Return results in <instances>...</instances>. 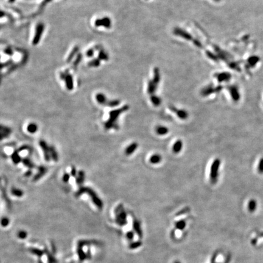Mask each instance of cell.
Returning a JSON list of instances; mask_svg holds the SVG:
<instances>
[{
  "label": "cell",
  "instance_id": "6da1fadb",
  "mask_svg": "<svg viewBox=\"0 0 263 263\" xmlns=\"http://www.w3.org/2000/svg\"><path fill=\"white\" fill-rule=\"evenodd\" d=\"M99 244L98 241L94 239H77L73 245L70 260L74 263H85L92 260Z\"/></svg>",
  "mask_w": 263,
  "mask_h": 263
},
{
  "label": "cell",
  "instance_id": "7a4b0ae2",
  "mask_svg": "<svg viewBox=\"0 0 263 263\" xmlns=\"http://www.w3.org/2000/svg\"><path fill=\"white\" fill-rule=\"evenodd\" d=\"M26 247L27 252L35 258L37 263H57L55 247L52 243L29 242Z\"/></svg>",
  "mask_w": 263,
  "mask_h": 263
},
{
  "label": "cell",
  "instance_id": "3957f363",
  "mask_svg": "<svg viewBox=\"0 0 263 263\" xmlns=\"http://www.w3.org/2000/svg\"><path fill=\"white\" fill-rule=\"evenodd\" d=\"M84 194H87L90 197L93 204L99 209H102L104 207V203L101 199V198L99 197L98 194L95 191L90 188V187L82 186L79 188V190L76 192L75 196L77 197H79L83 195Z\"/></svg>",
  "mask_w": 263,
  "mask_h": 263
},
{
  "label": "cell",
  "instance_id": "277c9868",
  "mask_svg": "<svg viewBox=\"0 0 263 263\" xmlns=\"http://www.w3.org/2000/svg\"><path fill=\"white\" fill-rule=\"evenodd\" d=\"M128 109V107L127 106H125L122 107V108L113 110L112 111H110L109 113V118L106 121L104 124V127L106 130H110L112 128L114 129H118L119 126L118 124V121L119 116L126 111Z\"/></svg>",
  "mask_w": 263,
  "mask_h": 263
},
{
  "label": "cell",
  "instance_id": "5b68a950",
  "mask_svg": "<svg viewBox=\"0 0 263 263\" xmlns=\"http://www.w3.org/2000/svg\"><path fill=\"white\" fill-rule=\"evenodd\" d=\"M115 222L119 227H124L127 224V214L123 204H119L114 209Z\"/></svg>",
  "mask_w": 263,
  "mask_h": 263
},
{
  "label": "cell",
  "instance_id": "8992f818",
  "mask_svg": "<svg viewBox=\"0 0 263 263\" xmlns=\"http://www.w3.org/2000/svg\"><path fill=\"white\" fill-rule=\"evenodd\" d=\"M220 165L221 160L219 159H218V158H216V159H214V160L211 163V166H210L209 169V179L210 183L213 185H215L218 182Z\"/></svg>",
  "mask_w": 263,
  "mask_h": 263
},
{
  "label": "cell",
  "instance_id": "52a82bcc",
  "mask_svg": "<svg viewBox=\"0 0 263 263\" xmlns=\"http://www.w3.org/2000/svg\"><path fill=\"white\" fill-rule=\"evenodd\" d=\"M39 145L40 148L42 149L44 155V159L46 161L49 162L51 159L50 154V146L47 144L45 140H40L39 141Z\"/></svg>",
  "mask_w": 263,
  "mask_h": 263
},
{
  "label": "cell",
  "instance_id": "ba28073f",
  "mask_svg": "<svg viewBox=\"0 0 263 263\" xmlns=\"http://www.w3.org/2000/svg\"><path fill=\"white\" fill-rule=\"evenodd\" d=\"M170 109L176 114L178 118L182 120H186L188 118L189 114L187 111L183 109H177L174 107H171Z\"/></svg>",
  "mask_w": 263,
  "mask_h": 263
},
{
  "label": "cell",
  "instance_id": "9c48e42d",
  "mask_svg": "<svg viewBox=\"0 0 263 263\" xmlns=\"http://www.w3.org/2000/svg\"><path fill=\"white\" fill-rule=\"evenodd\" d=\"M132 227L133 231H135V233L139 238H143V231L141 226V223L136 218H134L132 222Z\"/></svg>",
  "mask_w": 263,
  "mask_h": 263
},
{
  "label": "cell",
  "instance_id": "30bf717a",
  "mask_svg": "<svg viewBox=\"0 0 263 263\" xmlns=\"http://www.w3.org/2000/svg\"><path fill=\"white\" fill-rule=\"evenodd\" d=\"M47 172H48L47 168L44 166H40L38 168L37 172L35 174L33 177L34 182H37V181L39 180L40 179H42L44 175L47 173Z\"/></svg>",
  "mask_w": 263,
  "mask_h": 263
},
{
  "label": "cell",
  "instance_id": "8fae6325",
  "mask_svg": "<svg viewBox=\"0 0 263 263\" xmlns=\"http://www.w3.org/2000/svg\"><path fill=\"white\" fill-rule=\"evenodd\" d=\"M183 147V141L181 139H177L175 141L172 147V152L175 154H179L181 151H182Z\"/></svg>",
  "mask_w": 263,
  "mask_h": 263
},
{
  "label": "cell",
  "instance_id": "7c38bea8",
  "mask_svg": "<svg viewBox=\"0 0 263 263\" xmlns=\"http://www.w3.org/2000/svg\"><path fill=\"white\" fill-rule=\"evenodd\" d=\"M138 148V144L136 142H133L128 145L125 149L124 153L127 156L132 155Z\"/></svg>",
  "mask_w": 263,
  "mask_h": 263
},
{
  "label": "cell",
  "instance_id": "4fadbf2b",
  "mask_svg": "<svg viewBox=\"0 0 263 263\" xmlns=\"http://www.w3.org/2000/svg\"><path fill=\"white\" fill-rule=\"evenodd\" d=\"M11 133L12 130L10 127L4 126L3 125L1 126V127H0V137H1V140L8 138L10 135Z\"/></svg>",
  "mask_w": 263,
  "mask_h": 263
},
{
  "label": "cell",
  "instance_id": "5bb4252c",
  "mask_svg": "<svg viewBox=\"0 0 263 263\" xmlns=\"http://www.w3.org/2000/svg\"><path fill=\"white\" fill-rule=\"evenodd\" d=\"M85 172L82 170L78 171L77 176L76 177V183L79 186H83V184L85 182Z\"/></svg>",
  "mask_w": 263,
  "mask_h": 263
},
{
  "label": "cell",
  "instance_id": "9a60e30c",
  "mask_svg": "<svg viewBox=\"0 0 263 263\" xmlns=\"http://www.w3.org/2000/svg\"><path fill=\"white\" fill-rule=\"evenodd\" d=\"M155 133L159 136H165L166 135L169 133V128L164 126L159 125L155 127Z\"/></svg>",
  "mask_w": 263,
  "mask_h": 263
},
{
  "label": "cell",
  "instance_id": "2e32d148",
  "mask_svg": "<svg viewBox=\"0 0 263 263\" xmlns=\"http://www.w3.org/2000/svg\"><path fill=\"white\" fill-rule=\"evenodd\" d=\"M162 157L159 154H154L151 155L149 159V161L152 165H158L161 163Z\"/></svg>",
  "mask_w": 263,
  "mask_h": 263
},
{
  "label": "cell",
  "instance_id": "e0dca14e",
  "mask_svg": "<svg viewBox=\"0 0 263 263\" xmlns=\"http://www.w3.org/2000/svg\"><path fill=\"white\" fill-rule=\"evenodd\" d=\"M10 157L13 163L15 165H18L20 162L22 161L23 158L21 157L20 155V152L18 150V149H15L14 151V152L12 154Z\"/></svg>",
  "mask_w": 263,
  "mask_h": 263
},
{
  "label": "cell",
  "instance_id": "ac0fdd59",
  "mask_svg": "<svg viewBox=\"0 0 263 263\" xmlns=\"http://www.w3.org/2000/svg\"><path fill=\"white\" fill-rule=\"evenodd\" d=\"M21 162L23 164V165L26 166V168H27L29 169H32L35 168H36V165H35V163H33L32 161L27 157L23 158Z\"/></svg>",
  "mask_w": 263,
  "mask_h": 263
},
{
  "label": "cell",
  "instance_id": "d6986e66",
  "mask_svg": "<svg viewBox=\"0 0 263 263\" xmlns=\"http://www.w3.org/2000/svg\"><path fill=\"white\" fill-rule=\"evenodd\" d=\"M95 25L96 26H104L106 27H109L110 26V20L108 18H105L101 20H98L95 22Z\"/></svg>",
  "mask_w": 263,
  "mask_h": 263
},
{
  "label": "cell",
  "instance_id": "ffe728a7",
  "mask_svg": "<svg viewBox=\"0 0 263 263\" xmlns=\"http://www.w3.org/2000/svg\"><path fill=\"white\" fill-rule=\"evenodd\" d=\"M230 95L233 101L237 102L240 99V95H239V93L238 89L235 87H231V89H230Z\"/></svg>",
  "mask_w": 263,
  "mask_h": 263
},
{
  "label": "cell",
  "instance_id": "44dd1931",
  "mask_svg": "<svg viewBox=\"0 0 263 263\" xmlns=\"http://www.w3.org/2000/svg\"><path fill=\"white\" fill-rule=\"evenodd\" d=\"M96 99L99 104L104 105V106H106L108 102V100L107 99L106 96L104 94H102V93H99V94L96 95Z\"/></svg>",
  "mask_w": 263,
  "mask_h": 263
},
{
  "label": "cell",
  "instance_id": "7402d4cb",
  "mask_svg": "<svg viewBox=\"0 0 263 263\" xmlns=\"http://www.w3.org/2000/svg\"><path fill=\"white\" fill-rule=\"evenodd\" d=\"M257 208V202L255 199H251L248 202L247 208L249 211L250 213H253Z\"/></svg>",
  "mask_w": 263,
  "mask_h": 263
},
{
  "label": "cell",
  "instance_id": "603a6c76",
  "mask_svg": "<svg viewBox=\"0 0 263 263\" xmlns=\"http://www.w3.org/2000/svg\"><path fill=\"white\" fill-rule=\"evenodd\" d=\"M50 154L51 157V159L57 162L58 160V155L55 147L53 146H50Z\"/></svg>",
  "mask_w": 263,
  "mask_h": 263
},
{
  "label": "cell",
  "instance_id": "cb8c5ba5",
  "mask_svg": "<svg viewBox=\"0 0 263 263\" xmlns=\"http://www.w3.org/2000/svg\"><path fill=\"white\" fill-rule=\"evenodd\" d=\"M43 26L42 25H40L38 26V27L37 28L36 36V37H35L34 43H37L38 42V40H40L41 35H42V31H43Z\"/></svg>",
  "mask_w": 263,
  "mask_h": 263
},
{
  "label": "cell",
  "instance_id": "d4e9b609",
  "mask_svg": "<svg viewBox=\"0 0 263 263\" xmlns=\"http://www.w3.org/2000/svg\"><path fill=\"white\" fill-rule=\"evenodd\" d=\"M27 130L30 133H35L38 130V126L36 123H30L27 127Z\"/></svg>",
  "mask_w": 263,
  "mask_h": 263
},
{
  "label": "cell",
  "instance_id": "484cf974",
  "mask_svg": "<svg viewBox=\"0 0 263 263\" xmlns=\"http://www.w3.org/2000/svg\"><path fill=\"white\" fill-rule=\"evenodd\" d=\"M186 222L185 220H179L175 224V228L179 230H184V229L186 227Z\"/></svg>",
  "mask_w": 263,
  "mask_h": 263
},
{
  "label": "cell",
  "instance_id": "4316f807",
  "mask_svg": "<svg viewBox=\"0 0 263 263\" xmlns=\"http://www.w3.org/2000/svg\"><path fill=\"white\" fill-rule=\"evenodd\" d=\"M11 194L13 196L17 197H21L24 193H23V191L19 188H13L11 190Z\"/></svg>",
  "mask_w": 263,
  "mask_h": 263
},
{
  "label": "cell",
  "instance_id": "83f0119b",
  "mask_svg": "<svg viewBox=\"0 0 263 263\" xmlns=\"http://www.w3.org/2000/svg\"><path fill=\"white\" fill-rule=\"evenodd\" d=\"M134 236H135V231H134L130 230V231H128L126 233V239L128 242H133L132 241H133V239H134Z\"/></svg>",
  "mask_w": 263,
  "mask_h": 263
},
{
  "label": "cell",
  "instance_id": "f1b7e54d",
  "mask_svg": "<svg viewBox=\"0 0 263 263\" xmlns=\"http://www.w3.org/2000/svg\"><path fill=\"white\" fill-rule=\"evenodd\" d=\"M142 245V242L141 241H135L128 245V248L130 250H135L140 247Z\"/></svg>",
  "mask_w": 263,
  "mask_h": 263
},
{
  "label": "cell",
  "instance_id": "f546056e",
  "mask_svg": "<svg viewBox=\"0 0 263 263\" xmlns=\"http://www.w3.org/2000/svg\"><path fill=\"white\" fill-rule=\"evenodd\" d=\"M150 101L155 106H159L161 102V99L156 96H152L150 97Z\"/></svg>",
  "mask_w": 263,
  "mask_h": 263
},
{
  "label": "cell",
  "instance_id": "4dcf8cb0",
  "mask_svg": "<svg viewBox=\"0 0 263 263\" xmlns=\"http://www.w3.org/2000/svg\"><path fill=\"white\" fill-rule=\"evenodd\" d=\"M119 104V101L118 100H113V101H108L106 106L111 107H114L118 106Z\"/></svg>",
  "mask_w": 263,
  "mask_h": 263
},
{
  "label": "cell",
  "instance_id": "1f68e13d",
  "mask_svg": "<svg viewBox=\"0 0 263 263\" xmlns=\"http://www.w3.org/2000/svg\"><path fill=\"white\" fill-rule=\"evenodd\" d=\"M257 170L260 174H263V157L260 159L259 163L258 165V168H257Z\"/></svg>",
  "mask_w": 263,
  "mask_h": 263
},
{
  "label": "cell",
  "instance_id": "d6a6232c",
  "mask_svg": "<svg viewBox=\"0 0 263 263\" xmlns=\"http://www.w3.org/2000/svg\"><path fill=\"white\" fill-rule=\"evenodd\" d=\"M70 177H71V174H69V173H67V172L64 173V174L63 175V177H62L63 182L65 183H68L70 179Z\"/></svg>",
  "mask_w": 263,
  "mask_h": 263
},
{
  "label": "cell",
  "instance_id": "836d02e7",
  "mask_svg": "<svg viewBox=\"0 0 263 263\" xmlns=\"http://www.w3.org/2000/svg\"><path fill=\"white\" fill-rule=\"evenodd\" d=\"M10 222L9 219L6 218V217H4L1 219V225L4 227H6L7 226L9 225Z\"/></svg>",
  "mask_w": 263,
  "mask_h": 263
},
{
  "label": "cell",
  "instance_id": "e575fe53",
  "mask_svg": "<svg viewBox=\"0 0 263 263\" xmlns=\"http://www.w3.org/2000/svg\"><path fill=\"white\" fill-rule=\"evenodd\" d=\"M27 236V234L25 231H20L18 233V237L21 239H25Z\"/></svg>",
  "mask_w": 263,
  "mask_h": 263
},
{
  "label": "cell",
  "instance_id": "d590c367",
  "mask_svg": "<svg viewBox=\"0 0 263 263\" xmlns=\"http://www.w3.org/2000/svg\"><path fill=\"white\" fill-rule=\"evenodd\" d=\"M70 174H71L72 177H76L77 176L78 172L76 170V168L75 166H72L71 169V173H70Z\"/></svg>",
  "mask_w": 263,
  "mask_h": 263
},
{
  "label": "cell",
  "instance_id": "8d00e7d4",
  "mask_svg": "<svg viewBox=\"0 0 263 263\" xmlns=\"http://www.w3.org/2000/svg\"><path fill=\"white\" fill-rule=\"evenodd\" d=\"M29 148V147L28 146H26V145H24V146H21L20 148H19V149H18V150L20 152H21V151H24V150H28Z\"/></svg>",
  "mask_w": 263,
  "mask_h": 263
},
{
  "label": "cell",
  "instance_id": "74e56055",
  "mask_svg": "<svg viewBox=\"0 0 263 263\" xmlns=\"http://www.w3.org/2000/svg\"><path fill=\"white\" fill-rule=\"evenodd\" d=\"M218 255V252H215L213 256L211 257V263H216V258H217V256Z\"/></svg>",
  "mask_w": 263,
  "mask_h": 263
},
{
  "label": "cell",
  "instance_id": "f35d334b",
  "mask_svg": "<svg viewBox=\"0 0 263 263\" xmlns=\"http://www.w3.org/2000/svg\"><path fill=\"white\" fill-rule=\"evenodd\" d=\"M253 57L251 58L249 61H250V63L254 64V65H255V64H256V63L259 60V59H258V58H257V57H254V59H253Z\"/></svg>",
  "mask_w": 263,
  "mask_h": 263
},
{
  "label": "cell",
  "instance_id": "ab89813d",
  "mask_svg": "<svg viewBox=\"0 0 263 263\" xmlns=\"http://www.w3.org/2000/svg\"><path fill=\"white\" fill-rule=\"evenodd\" d=\"M32 172L31 169H29V170H27L25 173V177H29V176H31V175H32Z\"/></svg>",
  "mask_w": 263,
  "mask_h": 263
},
{
  "label": "cell",
  "instance_id": "60d3db41",
  "mask_svg": "<svg viewBox=\"0 0 263 263\" xmlns=\"http://www.w3.org/2000/svg\"><path fill=\"white\" fill-rule=\"evenodd\" d=\"M230 260H231V255L230 254H229L227 256V258H226V259L225 260L224 263H229Z\"/></svg>",
  "mask_w": 263,
  "mask_h": 263
},
{
  "label": "cell",
  "instance_id": "b9f144b4",
  "mask_svg": "<svg viewBox=\"0 0 263 263\" xmlns=\"http://www.w3.org/2000/svg\"><path fill=\"white\" fill-rule=\"evenodd\" d=\"M174 263H181V262H180L179 261H175Z\"/></svg>",
  "mask_w": 263,
  "mask_h": 263
}]
</instances>
